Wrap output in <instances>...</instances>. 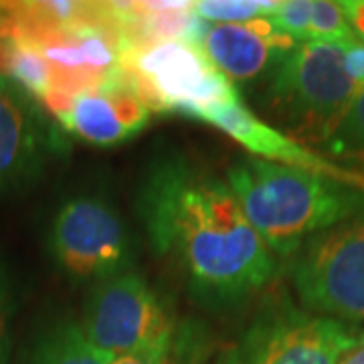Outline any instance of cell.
<instances>
[{
    "instance_id": "obj_1",
    "label": "cell",
    "mask_w": 364,
    "mask_h": 364,
    "mask_svg": "<svg viewBox=\"0 0 364 364\" xmlns=\"http://www.w3.org/2000/svg\"><path fill=\"white\" fill-rule=\"evenodd\" d=\"M136 207L152 249L181 269L200 304L233 308L273 279L277 257L221 176L164 158L148 170Z\"/></svg>"
},
{
    "instance_id": "obj_2",
    "label": "cell",
    "mask_w": 364,
    "mask_h": 364,
    "mask_svg": "<svg viewBox=\"0 0 364 364\" xmlns=\"http://www.w3.org/2000/svg\"><path fill=\"white\" fill-rule=\"evenodd\" d=\"M225 181L275 257H291L312 237L364 208V191L310 170L245 158Z\"/></svg>"
},
{
    "instance_id": "obj_3",
    "label": "cell",
    "mask_w": 364,
    "mask_h": 364,
    "mask_svg": "<svg viewBox=\"0 0 364 364\" xmlns=\"http://www.w3.org/2000/svg\"><path fill=\"white\" fill-rule=\"evenodd\" d=\"M360 85L348 75L338 43H298L267 75L263 107L275 128L320 150Z\"/></svg>"
},
{
    "instance_id": "obj_4",
    "label": "cell",
    "mask_w": 364,
    "mask_h": 364,
    "mask_svg": "<svg viewBox=\"0 0 364 364\" xmlns=\"http://www.w3.org/2000/svg\"><path fill=\"white\" fill-rule=\"evenodd\" d=\"M132 90L154 112H178L196 119L217 105L239 100L229 79L188 41H160L122 57Z\"/></svg>"
},
{
    "instance_id": "obj_5",
    "label": "cell",
    "mask_w": 364,
    "mask_h": 364,
    "mask_svg": "<svg viewBox=\"0 0 364 364\" xmlns=\"http://www.w3.org/2000/svg\"><path fill=\"white\" fill-rule=\"evenodd\" d=\"M358 344V330L299 310L287 298L265 304L219 364H340Z\"/></svg>"
},
{
    "instance_id": "obj_6",
    "label": "cell",
    "mask_w": 364,
    "mask_h": 364,
    "mask_svg": "<svg viewBox=\"0 0 364 364\" xmlns=\"http://www.w3.org/2000/svg\"><path fill=\"white\" fill-rule=\"evenodd\" d=\"M291 284L308 312L344 324L364 322V208L299 249Z\"/></svg>"
},
{
    "instance_id": "obj_7",
    "label": "cell",
    "mask_w": 364,
    "mask_h": 364,
    "mask_svg": "<svg viewBox=\"0 0 364 364\" xmlns=\"http://www.w3.org/2000/svg\"><path fill=\"white\" fill-rule=\"evenodd\" d=\"M49 249L57 265L91 286L134 269V247L126 223L105 198H69L53 217Z\"/></svg>"
},
{
    "instance_id": "obj_8",
    "label": "cell",
    "mask_w": 364,
    "mask_h": 364,
    "mask_svg": "<svg viewBox=\"0 0 364 364\" xmlns=\"http://www.w3.org/2000/svg\"><path fill=\"white\" fill-rule=\"evenodd\" d=\"M81 330L100 350L117 358L166 338L176 322L156 289L132 269L91 286Z\"/></svg>"
},
{
    "instance_id": "obj_9",
    "label": "cell",
    "mask_w": 364,
    "mask_h": 364,
    "mask_svg": "<svg viewBox=\"0 0 364 364\" xmlns=\"http://www.w3.org/2000/svg\"><path fill=\"white\" fill-rule=\"evenodd\" d=\"M43 107L83 142L117 146L148 126L152 109L122 77L75 93H51Z\"/></svg>"
},
{
    "instance_id": "obj_10",
    "label": "cell",
    "mask_w": 364,
    "mask_h": 364,
    "mask_svg": "<svg viewBox=\"0 0 364 364\" xmlns=\"http://www.w3.org/2000/svg\"><path fill=\"white\" fill-rule=\"evenodd\" d=\"M195 45L233 85H247L269 75L298 43L279 33L269 18L249 23L200 21Z\"/></svg>"
},
{
    "instance_id": "obj_11",
    "label": "cell",
    "mask_w": 364,
    "mask_h": 364,
    "mask_svg": "<svg viewBox=\"0 0 364 364\" xmlns=\"http://www.w3.org/2000/svg\"><path fill=\"white\" fill-rule=\"evenodd\" d=\"M196 119L210 124L225 132L227 136H231L235 142L241 144L247 152H251L253 158L291 166V168L318 172V174L336 178V181L346 182L350 186L364 191L363 170L346 168V166L330 162L320 152L299 144L298 140L277 130L275 126L267 124L265 119L255 116L253 112H249L241 100L217 105L205 114H200Z\"/></svg>"
},
{
    "instance_id": "obj_12",
    "label": "cell",
    "mask_w": 364,
    "mask_h": 364,
    "mask_svg": "<svg viewBox=\"0 0 364 364\" xmlns=\"http://www.w3.org/2000/svg\"><path fill=\"white\" fill-rule=\"evenodd\" d=\"M51 152L39 102L0 73V193L37 176Z\"/></svg>"
},
{
    "instance_id": "obj_13",
    "label": "cell",
    "mask_w": 364,
    "mask_h": 364,
    "mask_svg": "<svg viewBox=\"0 0 364 364\" xmlns=\"http://www.w3.org/2000/svg\"><path fill=\"white\" fill-rule=\"evenodd\" d=\"M114 356L100 350L77 322L51 328L35 348L31 364H112Z\"/></svg>"
},
{
    "instance_id": "obj_14",
    "label": "cell",
    "mask_w": 364,
    "mask_h": 364,
    "mask_svg": "<svg viewBox=\"0 0 364 364\" xmlns=\"http://www.w3.org/2000/svg\"><path fill=\"white\" fill-rule=\"evenodd\" d=\"M320 150L322 156L340 166H346V162L364 166V85L356 91L338 126L328 136Z\"/></svg>"
},
{
    "instance_id": "obj_15",
    "label": "cell",
    "mask_w": 364,
    "mask_h": 364,
    "mask_svg": "<svg viewBox=\"0 0 364 364\" xmlns=\"http://www.w3.org/2000/svg\"><path fill=\"white\" fill-rule=\"evenodd\" d=\"M203 350L198 332L186 326H176V330L152 346L130 352L114 358L112 364H196Z\"/></svg>"
},
{
    "instance_id": "obj_16",
    "label": "cell",
    "mask_w": 364,
    "mask_h": 364,
    "mask_svg": "<svg viewBox=\"0 0 364 364\" xmlns=\"http://www.w3.org/2000/svg\"><path fill=\"white\" fill-rule=\"evenodd\" d=\"M196 16L205 23H249L267 18L277 9V2L265 0H200L193 2Z\"/></svg>"
},
{
    "instance_id": "obj_17",
    "label": "cell",
    "mask_w": 364,
    "mask_h": 364,
    "mask_svg": "<svg viewBox=\"0 0 364 364\" xmlns=\"http://www.w3.org/2000/svg\"><path fill=\"white\" fill-rule=\"evenodd\" d=\"M354 31L342 11L340 2L330 0H312L310 11V33L308 41L322 43H344L354 39Z\"/></svg>"
},
{
    "instance_id": "obj_18",
    "label": "cell",
    "mask_w": 364,
    "mask_h": 364,
    "mask_svg": "<svg viewBox=\"0 0 364 364\" xmlns=\"http://www.w3.org/2000/svg\"><path fill=\"white\" fill-rule=\"evenodd\" d=\"M11 308H13V298H11V286L6 279V273L0 265V364H6L9 360V346H11Z\"/></svg>"
},
{
    "instance_id": "obj_19",
    "label": "cell",
    "mask_w": 364,
    "mask_h": 364,
    "mask_svg": "<svg viewBox=\"0 0 364 364\" xmlns=\"http://www.w3.org/2000/svg\"><path fill=\"white\" fill-rule=\"evenodd\" d=\"M344 55V67L358 85H364V43L358 37L338 43Z\"/></svg>"
},
{
    "instance_id": "obj_20",
    "label": "cell",
    "mask_w": 364,
    "mask_h": 364,
    "mask_svg": "<svg viewBox=\"0 0 364 364\" xmlns=\"http://www.w3.org/2000/svg\"><path fill=\"white\" fill-rule=\"evenodd\" d=\"M340 6L348 18L354 35L364 43V0H344L340 2Z\"/></svg>"
},
{
    "instance_id": "obj_21",
    "label": "cell",
    "mask_w": 364,
    "mask_h": 364,
    "mask_svg": "<svg viewBox=\"0 0 364 364\" xmlns=\"http://www.w3.org/2000/svg\"><path fill=\"white\" fill-rule=\"evenodd\" d=\"M340 364H364V342L363 344H356V346L342 358V363Z\"/></svg>"
},
{
    "instance_id": "obj_22",
    "label": "cell",
    "mask_w": 364,
    "mask_h": 364,
    "mask_svg": "<svg viewBox=\"0 0 364 364\" xmlns=\"http://www.w3.org/2000/svg\"><path fill=\"white\" fill-rule=\"evenodd\" d=\"M364 342V328L363 330H358V344H363Z\"/></svg>"
}]
</instances>
